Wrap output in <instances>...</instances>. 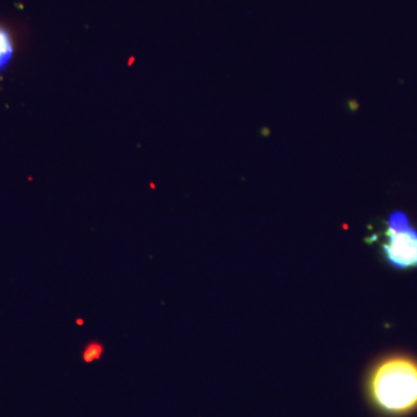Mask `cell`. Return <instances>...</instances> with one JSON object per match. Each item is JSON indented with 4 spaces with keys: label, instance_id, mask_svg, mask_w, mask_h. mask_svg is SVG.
I'll return each instance as SVG.
<instances>
[{
    "label": "cell",
    "instance_id": "1",
    "mask_svg": "<svg viewBox=\"0 0 417 417\" xmlns=\"http://www.w3.org/2000/svg\"><path fill=\"white\" fill-rule=\"evenodd\" d=\"M371 399L388 414H406L417 407V363L395 356L379 363L368 380Z\"/></svg>",
    "mask_w": 417,
    "mask_h": 417
},
{
    "label": "cell",
    "instance_id": "2",
    "mask_svg": "<svg viewBox=\"0 0 417 417\" xmlns=\"http://www.w3.org/2000/svg\"><path fill=\"white\" fill-rule=\"evenodd\" d=\"M385 260L395 269L417 268V230L401 211L389 214L383 244Z\"/></svg>",
    "mask_w": 417,
    "mask_h": 417
},
{
    "label": "cell",
    "instance_id": "3",
    "mask_svg": "<svg viewBox=\"0 0 417 417\" xmlns=\"http://www.w3.org/2000/svg\"><path fill=\"white\" fill-rule=\"evenodd\" d=\"M13 52H14V48H13L11 35L0 26V72H3L10 64Z\"/></svg>",
    "mask_w": 417,
    "mask_h": 417
},
{
    "label": "cell",
    "instance_id": "4",
    "mask_svg": "<svg viewBox=\"0 0 417 417\" xmlns=\"http://www.w3.org/2000/svg\"><path fill=\"white\" fill-rule=\"evenodd\" d=\"M103 354V345L99 342H91L82 351L81 357L85 363L94 362L99 359Z\"/></svg>",
    "mask_w": 417,
    "mask_h": 417
}]
</instances>
